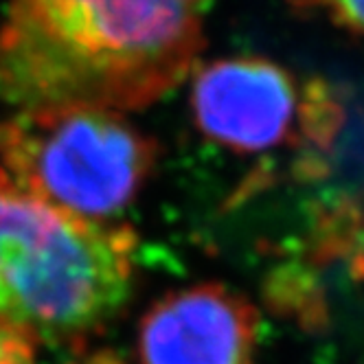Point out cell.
Returning a JSON list of instances; mask_svg holds the SVG:
<instances>
[{"instance_id": "7a4b0ae2", "label": "cell", "mask_w": 364, "mask_h": 364, "mask_svg": "<svg viewBox=\"0 0 364 364\" xmlns=\"http://www.w3.org/2000/svg\"><path fill=\"white\" fill-rule=\"evenodd\" d=\"M134 230L64 213L0 167V333L46 349L88 341L125 303Z\"/></svg>"}, {"instance_id": "5b68a950", "label": "cell", "mask_w": 364, "mask_h": 364, "mask_svg": "<svg viewBox=\"0 0 364 364\" xmlns=\"http://www.w3.org/2000/svg\"><path fill=\"white\" fill-rule=\"evenodd\" d=\"M259 316L240 294L200 283L154 303L139 327L141 364H255Z\"/></svg>"}, {"instance_id": "8992f818", "label": "cell", "mask_w": 364, "mask_h": 364, "mask_svg": "<svg viewBox=\"0 0 364 364\" xmlns=\"http://www.w3.org/2000/svg\"><path fill=\"white\" fill-rule=\"evenodd\" d=\"M303 9L327 16L338 27L364 36V0H292Z\"/></svg>"}, {"instance_id": "6da1fadb", "label": "cell", "mask_w": 364, "mask_h": 364, "mask_svg": "<svg viewBox=\"0 0 364 364\" xmlns=\"http://www.w3.org/2000/svg\"><path fill=\"white\" fill-rule=\"evenodd\" d=\"M211 0H7L0 90L24 108L139 110L180 86Z\"/></svg>"}, {"instance_id": "3957f363", "label": "cell", "mask_w": 364, "mask_h": 364, "mask_svg": "<svg viewBox=\"0 0 364 364\" xmlns=\"http://www.w3.org/2000/svg\"><path fill=\"white\" fill-rule=\"evenodd\" d=\"M3 169L18 187L90 222L123 213L156 163V145L121 112L24 108L0 127Z\"/></svg>"}, {"instance_id": "277c9868", "label": "cell", "mask_w": 364, "mask_h": 364, "mask_svg": "<svg viewBox=\"0 0 364 364\" xmlns=\"http://www.w3.org/2000/svg\"><path fill=\"white\" fill-rule=\"evenodd\" d=\"M198 127L235 151L257 154L336 123L327 92L301 86L283 66L255 55L215 60L198 70L191 88Z\"/></svg>"}]
</instances>
